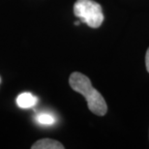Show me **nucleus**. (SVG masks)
Masks as SVG:
<instances>
[{
  "mask_svg": "<svg viewBox=\"0 0 149 149\" xmlns=\"http://www.w3.org/2000/svg\"><path fill=\"white\" fill-rule=\"evenodd\" d=\"M70 86L81 94L87 102L88 109L96 115L104 116L108 111V106L104 97L91 84L90 79L81 73L74 72L70 76Z\"/></svg>",
  "mask_w": 149,
  "mask_h": 149,
  "instance_id": "f257e3e1",
  "label": "nucleus"
},
{
  "mask_svg": "<svg viewBox=\"0 0 149 149\" xmlns=\"http://www.w3.org/2000/svg\"><path fill=\"white\" fill-rule=\"evenodd\" d=\"M32 149H64V145L52 139H43L36 141L31 146Z\"/></svg>",
  "mask_w": 149,
  "mask_h": 149,
  "instance_id": "20e7f679",
  "label": "nucleus"
},
{
  "mask_svg": "<svg viewBox=\"0 0 149 149\" xmlns=\"http://www.w3.org/2000/svg\"><path fill=\"white\" fill-rule=\"evenodd\" d=\"M79 24H80L79 22H74V25H79Z\"/></svg>",
  "mask_w": 149,
  "mask_h": 149,
  "instance_id": "0eeeda50",
  "label": "nucleus"
},
{
  "mask_svg": "<svg viewBox=\"0 0 149 149\" xmlns=\"http://www.w3.org/2000/svg\"><path fill=\"white\" fill-rule=\"evenodd\" d=\"M38 102L37 97L29 92H23L17 98V105L20 109H30L36 105Z\"/></svg>",
  "mask_w": 149,
  "mask_h": 149,
  "instance_id": "7ed1b4c3",
  "label": "nucleus"
},
{
  "mask_svg": "<svg viewBox=\"0 0 149 149\" xmlns=\"http://www.w3.org/2000/svg\"><path fill=\"white\" fill-rule=\"evenodd\" d=\"M74 14L91 28L100 27L104 22L102 6L93 0H77L74 5Z\"/></svg>",
  "mask_w": 149,
  "mask_h": 149,
  "instance_id": "f03ea898",
  "label": "nucleus"
},
{
  "mask_svg": "<svg viewBox=\"0 0 149 149\" xmlns=\"http://www.w3.org/2000/svg\"><path fill=\"white\" fill-rule=\"evenodd\" d=\"M145 66H146V70L149 73V47L146 52V55H145Z\"/></svg>",
  "mask_w": 149,
  "mask_h": 149,
  "instance_id": "423d86ee",
  "label": "nucleus"
},
{
  "mask_svg": "<svg viewBox=\"0 0 149 149\" xmlns=\"http://www.w3.org/2000/svg\"><path fill=\"white\" fill-rule=\"evenodd\" d=\"M36 120L39 124L42 125H52L54 124L55 118L49 113H40L36 116Z\"/></svg>",
  "mask_w": 149,
  "mask_h": 149,
  "instance_id": "39448f33",
  "label": "nucleus"
},
{
  "mask_svg": "<svg viewBox=\"0 0 149 149\" xmlns=\"http://www.w3.org/2000/svg\"><path fill=\"white\" fill-rule=\"evenodd\" d=\"M0 81H1V79H0Z\"/></svg>",
  "mask_w": 149,
  "mask_h": 149,
  "instance_id": "6e6552de",
  "label": "nucleus"
}]
</instances>
